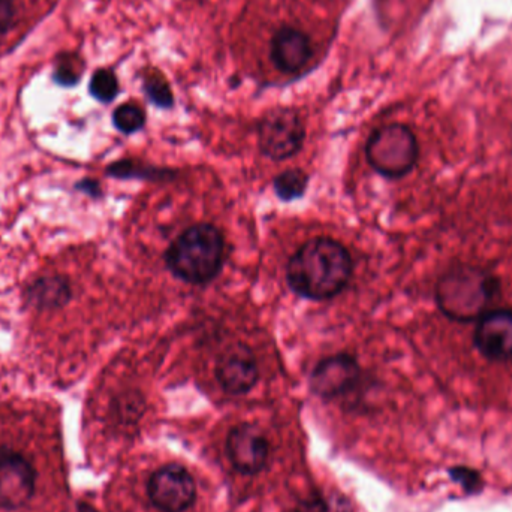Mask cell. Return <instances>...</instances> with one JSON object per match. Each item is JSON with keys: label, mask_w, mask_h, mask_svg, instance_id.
Listing matches in <instances>:
<instances>
[{"label": "cell", "mask_w": 512, "mask_h": 512, "mask_svg": "<svg viewBox=\"0 0 512 512\" xmlns=\"http://www.w3.org/2000/svg\"><path fill=\"white\" fill-rule=\"evenodd\" d=\"M352 274L348 249L327 237L309 240L289 259L286 279L295 294L328 300L339 294Z\"/></svg>", "instance_id": "6da1fadb"}, {"label": "cell", "mask_w": 512, "mask_h": 512, "mask_svg": "<svg viewBox=\"0 0 512 512\" xmlns=\"http://www.w3.org/2000/svg\"><path fill=\"white\" fill-rule=\"evenodd\" d=\"M501 294V279L492 270L466 262L451 265L435 285L436 307L456 324L477 322Z\"/></svg>", "instance_id": "7a4b0ae2"}, {"label": "cell", "mask_w": 512, "mask_h": 512, "mask_svg": "<svg viewBox=\"0 0 512 512\" xmlns=\"http://www.w3.org/2000/svg\"><path fill=\"white\" fill-rule=\"evenodd\" d=\"M224 237L218 228L198 224L180 234L165 254L174 276L194 285L218 276L224 261Z\"/></svg>", "instance_id": "3957f363"}, {"label": "cell", "mask_w": 512, "mask_h": 512, "mask_svg": "<svg viewBox=\"0 0 512 512\" xmlns=\"http://www.w3.org/2000/svg\"><path fill=\"white\" fill-rule=\"evenodd\" d=\"M366 156L376 173L387 179H402L417 165L420 144L409 126L391 123L381 126L370 135Z\"/></svg>", "instance_id": "277c9868"}, {"label": "cell", "mask_w": 512, "mask_h": 512, "mask_svg": "<svg viewBox=\"0 0 512 512\" xmlns=\"http://www.w3.org/2000/svg\"><path fill=\"white\" fill-rule=\"evenodd\" d=\"M304 135L300 116L288 108H280L262 119L258 129L259 149L267 158L283 161L300 152Z\"/></svg>", "instance_id": "5b68a950"}, {"label": "cell", "mask_w": 512, "mask_h": 512, "mask_svg": "<svg viewBox=\"0 0 512 512\" xmlns=\"http://www.w3.org/2000/svg\"><path fill=\"white\" fill-rule=\"evenodd\" d=\"M472 342L489 363L512 361V307H495L475 322Z\"/></svg>", "instance_id": "8992f818"}, {"label": "cell", "mask_w": 512, "mask_h": 512, "mask_svg": "<svg viewBox=\"0 0 512 512\" xmlns=\"http://www.w3.org/2000/svg\"><path fill=\"white\" fill-rule=\"evenodd\" d=\"M152 504L162 512H185L194 505L197 487L182 466L168 465L159 469L149 481Z\"/></svg>", "instance_id": "52a82bcc"}, {"label": "cell", "mask_w": 512, "mask_h": 512, "mask_svg": "<svg viewBox=\"0 0 512 512\" xmlns=\"http://www.w3.org/2000/svg\"><path fill=\"white\" fill-rule=\"evenodd\" d=\"M36 472L29 460L14 451L0 453V508L18 510L35 493Z\"/></svg>", "instance_id": "ba28073f"}, {"label": "cell", "mask_w": 512, "mask_h": 512, "mask_svg": "<svg viewBox=\"0 0 512 512\" xmlns=\"http://www.w3.org/2000/svg\"><path fill=\"white\" fill-rule=\"evenodd\" d=\"M258 366L252 349L245 343L228 346L216 363V378L227 393H249L258 382Z\"/></svg>", "instance_id": "9c48e42d"}, {"label": "cell", "mask_w": 512, "mask_h": 512, "mask_svg": "<svg viewBox=\"0 0 512 512\" xmlns=\"http://www.w3.org/2000/svg\"><path fill=\"white\" fill-rule=\"evenodd\" d=\"M227 450L231 463L240 474L255 475L267 465L270 445L258 426L240 424L231 430Z\"/></svg>", "instance_id": "30bf717a"}, {"label": "cell", "mask_w": 512, "mask_h": 512, "mask_svg": "<svg viewBox=\"0 0 512 512\" xmlns=\"http://www.w3.org/2000/svg\"><path fill=\"white\" fill-rule=\"evenodd\" d=\"M360 373V366L351 355H334L315 367L310 376V388L319 397L333 399L351 390L360 379Z\"/></svg>", "instance_id": "8fae6325"}, {"label": "cell", "mask_w": 512, "mask_h": 512, "mask_svg": "<svg viewBox=\"0 0 512 512\" xmlns=\"http://www.w3.org/2000/svg\"><path fill=\"white\" fill-rule=\"evenodd\" d=\"M270 47L274 66L286 74L301 71L313 56L312 42L306 33L292 27L280 29L271 41Z\"/></svg>", "instance_id": "7c38bea8"}, {"label": "cell", "mask_w": 512, "mask_h": 512, "mask_svg": "<svg viewBox=\"0 0 512 512\" xmlns=\"http://www.w3.org/2000/svg\"><path fill=\"white\" fill-rule=\"evenodd\" d=\"M71 298L68 282L60 277H44L27 289V301L36 309H54Z\"/></svg>", "instance_id": "4fadbf2b"}, {"label": "cell", "mask_w": 512, "mask_h": 512, "mask_svg": "<svg viewBox=\"0 0 512 512\" xmlns=\"http://www.w3.org/2000/svg\"><path fill=\"white\" fill-rule=\"evenodd\" d=\"M309 177L304 171L294 168V170L283 171L282 174L274 179V191L277 197L283 201L295 200V198L303 197L307 189Z\"/></svg>", "instance_id": "5bb4252c"}, {"label": "cell", "mask_w": 512, "mask_h": 512, "mask_svg": "<svg viewBox=\"0 0 512 512\" xmlns=\"http://www.w3.org/2000/svg\"><path fill=\"white\" fill-rule=\"evenodd\" d=\"M113 122L116 128L123 134H134L140 131L146 122L144 111L138 105L125 104L120 105L113 114Z\"/></svg>", "instance_id": "9a60e30c"}, {"label": "cell", "mask_w": 512, "mask_h": 512, "mask_svg": "<svg viewBox=\"0 0 512 512\" xmlns=\"http://www.w3.org/2000/svg\"><path fill=\"white\" fill-rule=\"evenodd\" d=\"M90 93L101 102H110L119 93L116 75L110 69H99L90 80Z\"/></svg>", "instance_id": "2e32d148"}, {"label": "cell", "mask_w": 512, "mask_h": 512, "mask_svg": "<svg viewBox=\"0 0 512 512\" xmlns=\"http://www.w3.org/2000/svg\"><path fill=\"white\" fill-rule=\"evenodd\" d=\"M297 512H354L342 496L325 495L303 502Z\"/></svg>", "instance_id": "e0dca14e"}, {"label": "cell", "mask_w": 512, "mask_h": 512, "mask_svg": "<svg viewBox=\"0 0 512 512\" xmlns=\"http://www.w3.org/2000/svg\"><path fill=\"white\" fill-rule=\"evenodd\" d=\"M448 474H450L451 480L459 484L468 495H475L483 490V478H481L480 472L474 471V469L456 466V468L448 469Z\"/></svg>", "instance_id": "ac0fdd59"}, {"label": "cell", "mask_w": 512, "mask_h": 512, "mask_svg": "<svg viewBox=\"0 0 512 512\" xmlns=\"http://www.w3.org/2000/svg\"><path fill=\"white\" fill-rule=\"evenodd\" d=\"M80 75V62H78L77 57H72L71 54L60 57L56 69H54V80L57 81V84L74 86L80 80Z\"/></svg>", "instance_id": "d6986e66"}, {"label": "cell", "mask_w": 512, "mask_h": 512, "mask_svg": "<svg viewBox=\"0 0 512 512\" xmlns=\"http://www.w3.org/2000/svg\"><path fill=\"white\" fill-rule=\"evenodd\" d=\"M146 92L149 98L159 107L168 108L173 104L170 87L161 78H149L146 81Z\"/></svg>", "instance_id": "ffe728a7"}, {"label": "cell", "mask_w": 512, "mask_h": 512, "mask_svg": "<svg viewBox=\"0 0 512 512\" xmlns=\"http://www.w3.org/2000/svg\"><path fill=\"white\" fill-rule=\"evenodd\" d=\"M15 17V6L12 0H0V36L11 29Z\"/></svg>", "instance_id": "44dd1931"}, {"label": "cell", "mask_w": 512, "mask_h": 512, "mask_svg": "<svg viewBox=\"0 0 512 512\" xmlns=\"http://www.w3.org/2000/svg\"><path fill=\"white\" fill-rule=\"evenodd\" d=\"M78 512H98L95 510V508L92 507V505L84 504V502H81V504H78Z\"/></svg>", "instance_id": "7402d4cb"}]
</instances>
